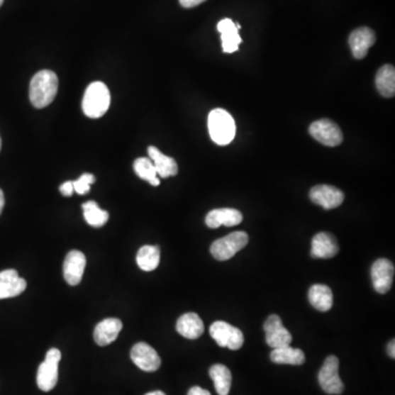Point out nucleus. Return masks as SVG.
Segmentation results:
<instances>
[{
    "instance_id": "obj_1",
    "label": "nucleus",
    "mask_w": 395,
    "mask_h": 395,
    "mask_svg": "<svg viewBox=\"0 0 395 395\" xmlns=\"http://www.w3.org/2000/svg\"><path fill=\"white\" fill-rule=\"evenodd\" d=\"M59 78L54 72L43 69L35 74L30 84V100L38 109L45 108L55 99Z\"/></svg>"
},
{
    "instance_id": "obj_2",
    "label": "nucleus",
    "mask_w": 395,
    "mask_h": 395,
    "mask_svg": "<svg viewBox=\"0 0 395 395\" xmlns=\"http://www.w3.org/2000/svg\"><path fill=\"white\" fill-rule=\"evenodd\" d=\"M208 128L212 141L218 145H228L235 138V122L226 110H212L208 114Z\"/></svg>"
},
{
    "instance_id": "obj_3",
    "label": "nucleus",
    "mask_w": 395,
    "mask_h": 395,
    "mask_svg": "<svg viewBox=\"0 0 395 395\" xmlns=\"http://www.w3.org/2000/svg\"><path fill=\"white\" fill-rule=\"evenodd\" d=\"M111 96L107 86L101 82L90 84L83 99L84 113L91 119L101 118L110 107Z\"/></svg>"
},
{
    "instance_id": "obj_4",
    "label": "nucleus",
    "mask_w": 395,
    "mask_h": 395,
    "mask_svg": "<svg viewBox=\"0 0 395 395\" xmlns=\"http://www.w3.org/2000/svg\"><path fill=\"white\" fill-rule=\"evenodd\" d=\"M248 234L242 230L228 234L226 238H218L210 248L212 256L216 260L224 262L235 256L236 252L242 250L247 245Z\"/></svg>"
},
{
    "instance_id": "obj_5",
    "label": "nucleus",
    "mask_w": 395,
    "mask_h": 395,
    "mask_svg": "<svg viewBox=\"0 0 395 395\" xmlns=\"http://www.w3.org/2000/svg\"><path fill=\"white\" fill-rule=\"evenodd\" d=\"M62 354L57 348H51L46 352L45 360L38 369V386L44 392L53 390L59 379V364Z\"/></svg>"
},
{
    "instance_id": "obj_6",
    "label": "nucleus",
    "mask_w": 395,
    "mask_h": 395,
    "mask_svg": "<svg viewBox=\"0 0 395 395\" xmlns=\"http://www.w3.org/2000/svg\"><path fill=\"white\" fill-rule=\"evenodd\" d=\"M340 360L336 356H328L318 372V383L321 388L328 394H342L344 383L338 374Z\"/></svg>"
},
{
    "instance_id": "obj_7",
    "label": "nucleus",
    "mask_w": 395,
    "mask_h": 395,
    "mask_svg": "<svg viewBox=\"0 0 395 395\" xmlns=\"http://www.w3.org/2000/svg\"><path fill=\"white\" fill-rule=\"evenodd\" d=\"M210 335L218 346L230 350H238L244 344L242 330L223 321H216L210 326Z\"/></svg>"
},
{
    "instance_id": "obj_8",
    "label": "nucleus",
    "mask_w": 395,
    "mask_h": 395,
    "mask_svg": "<svg viewBox=\"0 0 395 395\" xmlns=\"http://www.w3.org/2000/svg\"><path fill=\"white\" fill-rule=\"evenodd\" d=\"M308 131L316 141L320 142L323 145L330 146V148L340 145L344 140L340 126L332 120L322 119L313 122Z\"/></svg>"
},
{
    "instance_id": "obj_9",
    "label": "nucleus",
    "mask_w": 395,
    "mask_h": 395,
    "mask_svg": "<svg viewBox=\"0 0 395 395\" xmlns=\"http://www.w3.org/2000/svg\"><path fill=\"white\" fill-rule=\"evenodd\" d=\"M266 343L272 350L290 346L292 343V335L282 324V318L277 314L268 316L264 324Z\"/></svg>"
},
{
    "instance_id": "obj_10",
    "label": "nucleus",
    "mask_w": 395,
    "mask_h": 395,
    "mask_svg": "<svg viewBox=\"0 0 395 395\" xmlns=\"http://www.w3.org/2000/svg\"><path fill=\"white\" fill-rule=\"evenodd\" d=\"M310 199L313 204L322 206L325 210H332L344 202L345 196L342 190L334 186L318 184L311 189Z\"/></svg>"
},
{
    "instance_id": "obj_11",
    "label": "nucleus",
    "mask_w": 395,
    "mask_h": 395,
    "mask_svg": "<svg viewBox=\"0 0 395 395\" xmlns=\"http://www.w3.org/2000/svg\"><path fill=\"white\" fill-rule=\"evenodd\" d=\"M394 277V265L386 258L376 260L371 267V279L374 290L378 294H384L392 286Z\"/></svg>"
},
{
    "instance_id": "obj_12",
    "label": "nucleus",
    "mask_w": 395,
    "mask_h": 395,
    "mask_svg": "<svg viewBox=\"0 0 395 395\" xmlns=\"http://www.w3.org/2000/svg\"><path fill=\"white\" fill-rule=\"evenodd\" d=\"M132 362L146 372H154L162 365L160 357L153 347L146 343H138L131 350Z\"/></svg>"
},
{
    "instance_id": "obj_13",
    "label": "nucleus",
    "mask_w": 395,
    "mask_h": 395,
    "mask_svg": "<svg viewBox=\"0 0 395 395\" xmlns=\"http://www.w3.org/2000/svg\"><path fill=\"white\" fill-rule=\"evenodd\" d=\"M348 42L355 59L362 60L366 57L371 46L376 43V34L370 28H358L352 32Z\"/></svg>"
},
{
    "instance_id": "obj_14",
    "label": "nucleus",
    "mask_w": 395,
    "mask_h": 395,
    "mask_svg": "<svg viewBox=\"0 0 395 395\" xmlns=\"http://www.w3.org/2000/svg\"><path fill=\"white\" fill-rule=\"evenodd\" d=\"M86 257L79 250H72L66 256L63 265L64 278L68 284L77 286L83 279L85 272Z\"/></svg>"
},
{
    "instance_id": "obj_15",
    "label": "nucleus",
    "mask_w": 395,
    "mask_h": 395,
    "mask_svg": "<svg viewBox=\"0 0 395 395\" xmlns=\"http://www.w3.org/2000/svg\"><path fill=\"white\" fill-rule=\"evenodd\" d=\"M27 288V282L15 269L0 272V299L20 296Z\"/></svg>"
},
{
    "instance_id": "obj_16",
    "label": "nucleus",
    "mask_w": 395,
    "mask_h": 395,
    "mask_svg": "<svg viewBox=\"0 0 395 395\" xmlns=\"http://www.w3.org/2000/svg\"><path fill=\"white\" fill-rule=\"evenodd\" d=\"M338 250H340L338 243L333 234L321 232L313 238L312 248H311V256L313 258L328 260L336 256Z\"/></svg>"
},
{
    "instance_id": "obj_17",
    "label": "nucleus",
    "mask_w": 395,
    "mask_h": 395,
    "mask_svg": "<svg viewBox=\"0 0 395 395\" xmlns=\"http://www.w3.org/2000/svg\"><path fill=\"white\" fill-rule=\"evenodd\" d=\"M243 214L236 208H214L206 216V224L208 228H218L220 226H236L242 223Z\"/></svg>"
},
{
    "instance_id": "obj_18",
    "label": "nucleus",
    "mask_w": 395,
    "mask_h": 395,
    "mask_svg": "<svg viewBox=\"0 0 395 395\" xmlns=\"http://www.w3.org/2000/svg\"><path fill=\"white\" fill-rule=\"evenodd\" d=\"M122 328L123 325L119 318H110L101 321L98 323L94 332L95 342L99 346H108L117 340Z\"/></svg>"
},
{
    "instance_id": "obj_19",
    "label": "nucleus",
    "mask_w": 395,
    "mask_h": 395,
    "mask_svg": "<svg viewBox=\"0 0 395 395\" xmlns=\"http://www.w3.org/2000/svg\"><path fill=\"white\" fill-rule=\"evenodd\" d=\"M218 31L221 33L224 53H234L238 51V46L242 43V38L238 34L236 23L230 19L221 20L218 23Z\"/></svg>"
},
{
    "instance_id": "obj_20",
    "label": "nucleus",
    "mask_w": 395,
    "mask_h": 395,
    "mask_svg": "<svg viewBox=\"0 0 395 395\" xmlns=\"http://www.w3.org/2000/svg\"><path fill=\"white\" fill-rule=\"evenodd\" d=\"M176 330L188 340H196L204 334V325L196 313H186L178 318Z\"/></svg>"
},
{
    "instance_id": "obj_21",
    "label": "nucleus",
    "mask_w": 395,
    "mask_h": 395,
    "mask_svg": "<svg viewBox=\"0 0 395 395\" xmlns=\"http://www.w3.org/2000/svg\"><path fill=\"white\" fill-rule=\"evenodd\" d=\"M148 156L155 166L157 175L162 178L172 177L178 174V165L174 158L162 154L155 146L148 148Z\"/></svg>"
},
{
    "instance_id": "obj_22",
    "label": "nucleus",
    "mask_w": 395,
    "mask_h": 395,
    "mask_svg": "<svg viewBox=\"0 0 395 395\" xmlns=\"http://www.w3.org/2000/svg\"><path fill=\"white\" fill-rule=\"evenodd\" d=\"M308 301L311 306L316 310L328 312L333 306L332 290L325 284H314L308 290Z\"/></svg>"
},
{
    "instance_id": "obj_23",
    "label": "nucleus",
    "mask_w": 395,
    "mask_h": 395,
    "mask_svg": "<svg viewBox=\"0 0 395 395\" xmlns=\"http://www.w3.org/2000/svg\"><path fill=\"white\" fill-rule=\"evenodd\" d=\"M270 359L274 364L301 366L306 362V355L299 348L286 346L272 350V354H270Z\"/></svg>"
},
{
    "instance_id": "obj_24",
    "label": "nucleus",
    "mask_w": 395,
    "mask_h": 395,
    "mask_svg": "<svg viewBox=\"0 0 395 395\" xmlns=\"http://www.w3.org/2000/svg\"><path fill=\"white\" fill-rule=\"evenodd\" d=\"M376 86L382 97L392 98L395 94L394 66L384 65L379 69L376 76Z\"/></svg>"
},
{
    "instance_id": "obj_25",
    "label": "nucleus",
    "mask_w": 395,
    "mask_h": 395,
    "mask_svg": "<svg viewBox=\"0 0 395 395\" xmlns=\"http://www.w3.org/2000/svg\"><path fill=\"white\" fill-rule=\"evenodd\" d=\"M210 378L213 380L214 386L218 395H228L232 386V374L224 365H214L208 370Z\"/></svg>"
},
{
    "instance_id": "obj_26",
    "label": "nucleus",
    "mask_w": 395,
    "mask_h": 395,
    "mask_svg": "<svg viewBox=\"0 0 395 395\" xmlns=\"http://www.w3.org/2000/svg\"><path fill=\"white\" fill-rule=\"evenodd\" d=\"M160 260V250L158 246L145 245L140 248L136 255L138 266L143 272H153L157 268Z\"/></svg>"
},
{
    "instance_id": "obj_27",
    "label": "nucleus",
    "mask_w": 395,
    "mask_h": 395,
    "mask_svg": "<svg viewBox=\"0 0 395 395\" xmlns=\"http://www.w3.org/2000/svg\"><path fill=\"white\" fill-rule=\"evenodd\" d=\"M134 172L141 179L150 182L154 187L160 186V180L157 177L155 166L153 162L148 157H140L134 162Z\"/></svg>"
},
{
    "instance_id": "obj_28",
    "label": "nucleus",
    "mask_w": 395,
    "mask_h": 395,
    "mask_svg": "<svg viewBox=\"0 0 395 395\" xmlns=\"http://www.w3.org/2000/svg\"><path fill=\"white\" fill-rule=\"evenodd\" d=\"M83 210L86 222L94 228H101L109 220V213L100 208L95 201L84 204Z\"/></svg>"
},
{
    "instance_id": "obj_29",
    "label": "nucleus",
    "mask_w": 395,
    "mask_h": 395,
    "mask_svg": "<svg viewBox=\"0 0 395 395\" xmlns=\"http://www.w3.org/2000/svg\"><path fill=\"white\" fill-rule=\"evenodd\" d=\"M96 182L95 176L92 174H84L80 176L79 179L73 182L74 191L77 192L80 196L90 191V186Z\"/></svg>"
},
{
    "instance_id": "obj_30",
    "label": "nucleus",
    "mask_w": 395,
    "mask_h": 395,
    "mask_svg": "<svg viewBox=\"0 0 395 395\" xmlns=\"http://www.w3.org/2000/svg\"><path fill=\"white\" fill-rule=\"evenodd\" d=\"M60 191L63 196H73L74 186L73 182H66L61 184L60 187Z\"/></svg>"
},
{
    "instance_id": "obj_31",
    "label": "nucleus",
    "mask_w": 395,
    "mask_h": 395,
    "mask_svg": "<svg viewBox=\"0 0 395 395\" xmlns=\"http://www.w3.org/2000/svg\"><path fill=\"white\" fill-rule=\"evenodd\" d=\"M206 0H179L180 5L184 8H194L204 3Z\"/></svg>"
},
{
    "instance_id": "obj_32",
    "label": "nucleus",
    "mask_w": 395,
    "mask_h": 395,
    "mask_svg": "<svg viewBox=\"0 0 395 395\" xmlns=\"http://www.w3.org/2000/svg\"><path fill=\"white\" fill-rule=\"evenodd\" d=\"M188 395H211V393L204 390V389L200 388V386H192L189 392H188Z\"/></svg>"
},
{
    "instance_id": "obj_33",
    "label": "nucleus",
    "mask_w": 395,
    "mask_h": 395,
    "mask_svg": "<svg viewBox=\"0 0 395 395\" xmlns=\"http://www.w3.org/2000/svg\"><path fill=\"white\" fill-rule=\"evenodd\" d=\"M395 343L394 340H392V342L389 343L388 345V355L390 357H392V358H395Z\"/></svg>"
},
{
    "instance_id": "obj_34",
    "label": "nucleus",
    "mask_w": 395,
    "mask_h": 395,
    "mask_svg": "<svg viewBox=\"0 0 395 395\" xmlns=\"http://www.w3.org/2000/svg\"><path fill=\"white\" fill-rule=\"evenodd\" d=\"M4 206H5V196H4L3 190L0 189V214L3 212Z\"/></svg>"
},
{
    "instance_id": "obj_35",
    "label": "nucleus",
    "mask_w": 395,
    "mask_h": 395,
    "mask_svg": "<svg viewBox=\"0 0 395 395\" xmlns=\"http://www.w3.org/2000/svg\"><path fill=\"white\" fill-rule=\"evenodd\" d=\"M145 395H166L165 393L162 392V391H153V392L148 393Z\"/></svg>"
},
{
    "instance_id": "obj_36",
    "label": "nucleus",
    "mask_w": 395,
    "mask_h": 395,
    "mask_svg": "<svg viewBox=\"0 0 395 395\" xmlns=\"http://www.w3.org/2000/svg\"><path fill=\"white\" fill-rule=\"evenodd\" d=\"M4 4V0H0V7H1V5H3Z\"/></svg>"
},
{
    "instance_id": "obj_37",
    "label": "nucleus",
    "mask_w": 395,
    "mask_h": 395,
    "mask_svg": "<svg viewBox=\"0 0 395 395\" xmlns=\"http://www.w3.org/2000/svg\"><path fill=\"white\" fill-rule=\"evenodd\" d=\"M0 150H1V138H0Z\"/></svg>"
}]
</instances>
